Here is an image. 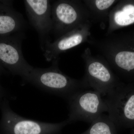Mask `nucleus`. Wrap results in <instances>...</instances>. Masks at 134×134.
<instances>
[{
	"instance_id": "14",
	"label": "nucleus",
	"mask_w": 134,
	"mask_h": 134,
	"mask_svg": "<svg viewBox=\"0 0 134 134\" xmlns=\"http://www.w3.org/2000/svg\"><path fill=\"white\" fill-rule=\"evenodd\" d=\"M132 134H134V132H133V133H132Z\"/></svg>"
},
{
	"instance_id": "8",
	"label": "nucleus",
	"mask_w": 134,
	"mask_h": 134,
	"mask_svg": "<svg viewBox=\"0 0 134 134\" xmlns=\"http://www.w3.org/2000/svg\"><path fill=\"white\" fill-rule=\"evenodd\" d=\"M13 1H0V36L23 32L27 24L21 14L12 6Z\"/></svg>"
},
{
	"instance_id": "12",
	"label": "nucleus",
	"mask_w": 134,
	"mask_h": 134,
	"mask_svg": "<svg viewBox=\"0 0 134 134\" xmlns=\"http://www.w3.org/2000/svg\"><path fill=\"white\" fill-rule=\"evenodd\" d=\"M114 1L113 0H97L95 3L98 9L100 10H104L110 7Z\"/></svg>"
},
{
	"instance_id": "2",
	"label": "nucleus",
	"mask_w": 134,
	"mask_h": 134,
	"mask_svg": "<svg viewBox=\"0 0 134 134\" xmlns=\"http://www.w3.org/2000/svg\"><path fill=\"white\" fill-rule=\"evenodd\" d=\"M0 134H58L69 124L67 119L59 123H51L22 117L11 110L7 98L0 101Z\"/></svg>"
},
{
	"instance_id": "4",
	"label": "nucleus",
	"mask_w": 134,
	"mask_h": 134,
	"mask_svg": "<svg viewBox=\"0 0 134 134\" xmlns=\"http://www.w3.org/2000/svg\"><path fill=\"white\" fill-rule=\"evenodd\" d=\"M96 91L82 90L67 99L69 109V124L77 121L92 123L108 111L105 101Z\"/></svg>"
},
{
	"instance_id": "5",
	"label": "nucleus",
	"mask_w": 134,
	"mask_h": 134,
	"mask_svg": "<svg viewBox=\"0 0 134 134\" xmlns=\"http://www.w3.org/2000/svg\"><path fill=\"white\" fill-rule=\"evenodd\" d=\"M30 23L37 32L42 48L48 41L52 31V5L48 0H25Z\"/></svg>"
},
{
	"instance_id": "10",
	"label": "nucleus",
	"mask_w": 134,
	"mask_h": 134,
	"mask_svg": "<svg viewBox=\"0 0 134 134\" xmlns=\"http://www.w3.org/2000/svg\"><path fill=\"white\" fill-rule=\"evenodd\" d=\"M115 23L120 26H126L134 23V6L125 5L121 10L117 11L114 15Z\"/></svg>"
},
{
	"instance_id": "3",
	"label": "nucleus",
	"mask_w": 134,
	"mask_h": 134,
	"mask_svg": "<svg viewBox=\"0 0 134 134\" xmlns=\"http://www.w3.org/2000/svg\"><path fill=\"white\" fill-rule=\"evenodd\" d=\"M24 32L0 36V68L5 73L19 75L27 82L33 67L25 59L22 51Z\"/></svg>"
},
{
	"instance_id": "11",
	"label": "nucleus",
	"mask_w": 134,
	"mask_h": 134,
	"mask_svg": "<svg viewBox=\"0 0 134 134\" xmlns=\"http://www.w3.org/2000/svg\"><path fill=\"white\" fill-rule=\"evenodd\" d=\"M115 63L117 67L127 72L134 70V52L123 51L118 53L115 56Z\"/></svg>"
},
{
	"instance_id": "1",
	"label": "nucleus",
	"mask_w": 134,
	"mask_h": 134,
	"mask_svg": "<svg viewBox=\"0 0 134 134\" xmlns=\"http://www.w3.org/2000/svg\"><path fill=\"white\" fill-rule=\"evenodd\" d=\"M57 59L48 68H34L27 82L41 90L68 99L77 92L87 88L84 82L72 79L62 73Z\"/></svg>"
},
{
	"instance_id": "9",
	"label": "nucleus",
	"mask_w": 134,
	"mask_h": 134,
	"mask_svg": "<svg viewBox=\"0 0 134 134\" xmlns=\"http://www.w3.org/2000/svg\"><path fill=\"white\" fill-rule=\"evenodd\" d=\"M81 134H117L116 126L108 115L103 114L91 123L86 131Z\"/></svg>"
},
{
	"instance_id": "6",
	"label": "nucleus",
	"mask_w": 134,
	"mask_h": 134,
	"mask_svg": "<svg viewBox=\"0 0 134 134\" xmlns=\"http://www.w3.org/2000/svg\"><path fill=\"white\" fill-rule=\"evenodd\" d=\"M87 88H92L102 97L106 96L117 86L114 76L110 69L102 63H89L86 67Z\"/></svg>"
},
{
	"instance_id": "7",
	"label": "nucleus",
	"mask_w": 134,
	"mask_h": 134,
	"mask_svg": "<svg viewBox=\"0 0 134 134\" xmlns=\"http://www.w3.org/2000/svg\"><path fill=\"white\" fill-rule=\"evenodd\" d=\"M52 33L60 34L72 28L79 18L78 10L72 2L57 1L52 5Z\"/></svg>"
},
{
	"instance_id": "13",
	"label": "nucleus",
	"mask_w": 134,
	"mask_h": 134,
	"mask_svg": "<svg viewBox=\"0 0 134 134\" xmlns=\"http://www.w3.org/2000/svg\"><path fill=\"white\" fill-rule=\"evenodd\" d=\"M3 73H4L3 70L0 68V76ZM8 94L6 90L0 84V101L5 98H8Z\"/></svg>"
}]
</instances>
